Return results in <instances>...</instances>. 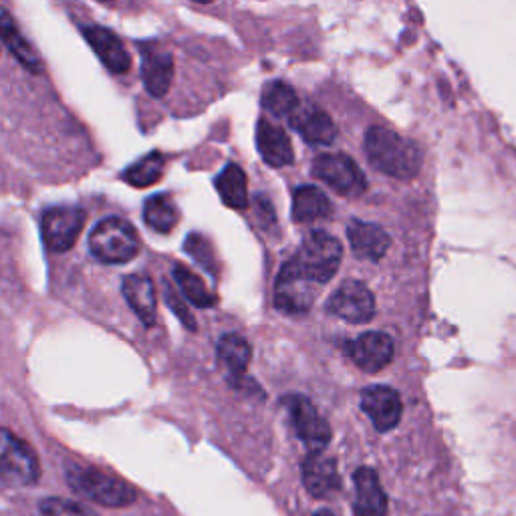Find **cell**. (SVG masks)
<instances>
[{"mask_svg":"<svg viewBox=\"0 0 516 516\" xmlns=\"http://www.w3.org/2000/svg\"><path fill=\"white\" fill-rule=\"evenodd\" d=\"M369 162L383 174L410 180L422 168L420 148L387 127H371L365 136Z\"/></svg>","mask_w":516,"mask_h":516,"instance_id":"6da1fadb","label":"cell"},{"mask_svg":"<svg viewBox=\"0 0 516 516\" xmlns=\"http://www.w3.org/2000/svg\"><path fill=\"white\" fill-rule=\"evenodd\" d=\"M65 480L75 494L107 508H123L134 504L138 498V492L132 484H127L111 472L87 464H67Z\"/></svg>","mask_w":516,"mask_h":516,"instance_id":"7a4b0ae2","label":"cell"},{"mask_svg":"<svg viewBox=\"0 0 516 516\" xmlns=\"http://www.w3.org/2000/svg\"><path fill=\"white\" fill-rule=\"evenodd\" d=\"M89 252L103 265H125L140 254L138 230L123 218L109 216L95 224L89 234Z\"/></svg>","mask_w":516,"mask_h":516,"instance_id":"3957f363","label":"cell"},{"mask_svg":"<svg viewBox=\"0 0 516 516\" xmlns=\"http://www.w3.org/2000/svg\"><path fill=\"white\" fill-rule=\"evenodd\" d=\"M341 256H343L341 242L335 236L319 230V232H311L305 238L299 254L295 256V263L311 283L325 285L339 271Z\"/></svg>","mask_w":516,"mask_h":516,"instance_id":"277c9868","label":"cell"},{"mask_svg":"<svg viewBox=\"0 0 516 516\" xmlns=\"http://www.w3.org/2000/svg\"><path fill=\"white\" fill-rule=\"evenodd\" d=\"M39 476L41 462L37 452L11 430L0 428V480L11 486H33Z\"/></svg>","mask_w":516,"mask_h":516,"instance_id":"5b68a950","label":"cell"},{"mask_svg":"<svg viewBox=\"0 0 516 516\" xmlns=\"http://www.w3.org/2000/svg\"><path fill=\"white\" fill-rule=\"evenodd\" d=\"M85 226V212L75 206L49 208L41 218V236L45 246L55 252H67L75 246Z\"/></svg>","mask_w":516,"mask_h":516,"instance_id":"8992f818","label":"cell"},{"mask_svg":"<svg viewBox=\"0 0 516 516\" xmlns=\"http://www.w3.org/2000/svg\"><path fill=\"white\" fill-rule=\"evenodd\" d=\"M313 174L341 196H359L367 188L365 174L345 154H323L313 164Z\"/></svg>","mask_w":516,"mask_h":516,"instance_id":"52a82bcc","label":"cell"},{"mask_svg":"<svg viewBox=\"0 0 516 516\" xmlns=\"http://www.w3.org/2000/svg\"><path fill=\"white\" fill-rule=\"evenodd\" d=\"M317 299L315 283H311L303 271L297 267L295 258L283 265L277 285H275V305L277 309L297 315L311 309V305Z\"/></svg>","mask_w":516,"mask_h":516,"instance_id":"ba28073f","label":"cell"},{"mask_svg":"<svg viewBox=\"0 0 516 516\" xmlns=\"http://www.w3.org/2000/svg\"><path fill=\"white\" fill-rule=\"evenodd\" d=\"M361 410L369 416L377 432H390L400 424L404 404L392 387L371 385L361 392Z\"/></svg>","mask_w":516,"mask_h":516,"instance_id":"9c48e42d","label":"cell"},{"mask_svg":"<svg viewBox=\"0 0 516 516\" xmlns=\"http://www.w3.org/2000/svg\"><path fill=\"white\" fill-rule=\"evenodd\" d=\"M327 311L347 323H367L375 315V299L363 283L347 281L333 293Z\"/></svg>","mask_w":516,"mask_h":516,"instance_id":"30bf717a","label":"cell"},{"mask_svg":"<svg viewBox=\"0 0 516 516\" xmlns=\"http://www.w3.org/2000/svg\"><path fill=\"white\" fill-rule=\"evenodd\" d=\"M293 426L299 438L311 448V452H323L331 442V428L319 410L303 396H293L287 400Z\"/></svg>","mask_w":516,"mask_h":516,"instance_id":"8fae6325","label":"cell"},{"mask_svg":"<svg viewBox=\"0 0 516 516\" xmlns=\"http://www.w3.org/2000/svg\"><path fill=\"white\" fill-rule=\"evenodd\" d=\"M349 357L353 363L367 371V373H377L383 367H387L394 359V341L390 335L379 333V331H369L359 335L357 339L349 341L345 345Z\"/></svg>","mask_w":516,"mask_h":516,"instance_id":"7c38bea8","label":"cell"},{"mask_svg":"<svg viewBox=\"0 0 516 516\" xmlns=\"http://www.w3.org/2000/svg\"><path fill=\"white\" fill-rule=\"evenodd\" d=\"M289 123L311 146H331L337 140L335 121L323 109L311 103H299V107L289 117Z\"/></svg>","mask_w":516,"mask_h":516,"instance_id":"4fadbf2b","label":"cell"},{"mask_svg":"<svg viewBox=\"0 0 516 516\" xmlns=\"http://www.w3.org/2000/svg\"><path fill=\"white\" fill-rule=\"evenodd\" d=\"M83 37L111 73L123 75L132 69V57H129L125 45L111 29L89 25L83 29Z\"/></svg>","mask_w":516,"mask_h":516,"instance_id":"5bb4252c","label":"cell"},{"mask_svg":"<svg viewBox=\"0 0 516 516\" xmlns=\"http://www.w3.org/2000/svg\"><path fill=\"white\" fill-rule=\"evenodd\" d=\"M142 77H144V85L152 97H156V99L166 97L172 87V81H174L172 53L162 47H156V45H144Z\"/></svg>","mask_w":516,"mask_h":516,"instance_id":"9a60e30c","label":"cell"},{"mask_svg":"<svg viewBox=\"0 0 516 516\" xmlns=\"http://www.w3.org/2000/svg\"><path fill=\"white\" fill-rule=\"evenodd\" d=\"M121 295L146 327H154L158 319L156 285L148 275H129L121 283Z\"/></svg>","mask_w":516,"mask_h":516,"instance_id":"2e32d148","label":"cell"},{"mask_svg":"<svg viewBox=\"0 0 516 516\" xmlns=\"http://www.w3.org/2000/svg\"><path fill=\"white\" fill-rule=\"evenodd\" d=\"M0 41L13 53V57L31 73H43L45 65L41 55L35 51V47L27 41V37L21 33L19 25L11 17V13L0 7Z\"/></svg>","mask_w":516,"mask_h":516,"instance_id":"e0dca14e","label":"cell"},{"mask_svg":"<svg viewBox=\"0 0 516 516\" xmlns=\"http://www.w3.org/2000/svg\"><path fill=\"white\" fill-rule=\"evenodd\" d=\"M303 482L311 496H331L339 488V470L335 460L323 452H311L303 462Z\"/></svg>","mask_w":516,"mask_h":516,"instance_id":"ac0fdd59","label":"cell"},{"mask_svg":"<svg viewBox=\"0 0 516 516\" xmlns=\"http://www.w3.org/2000/svg\"><path fill=\"white\" fill-rule=\"evenodd\" d=\"M353 480L357 516H387V496L375 470L359 468Z\"/></svg>","mask_w":516,"mask_h":516,"instance_id":"d6986e66","label":"cell"},{"mask_svg":"<svg viewBox=\"0 0 516 516\" xmlns=\"http://www.w3.org/2000/svg\"><path fill=\"white\" fill-rule=\"evenodd\" d=\"M256 146H258V152H261L263 160L275 168H283L293 162V146H291L289 136L283 132L281 127H277L269 121H258Z\"/></svg>","mask_w":516,"mask_h":516,"instance_id":"ffe728a7","label":"cell"},{"mask_svg":"<svg viewBox=\"0 0 516 516\" xmlns=\"http://www.w3.org/2000/svg\"><path fill=\"white\" fill-rule=\"evenodd\" d=\"M351 250L365 261H379L390 248V234L371 222H353L347 228Z\"/></svg>","mask_w":516,"mask_h":516,"instance_id":"44dd1931","label":"cell"},{"mask_svg":"<svg viewBox=\"0 0 516 516\" xmlns=\"http://www.w3.org/2000/svg\"><path fill=\"white\" fill-rule=\"evenodd\" d=\"M333 214L331 200L323 194V190L315 186H301L293 196V220L301 224L317 222L329 218Z\"/></svg>","mask_w":516,"mask_h":516,"instance_id":"7402d4cb","label":"cell"},{"mask_svg":"<svg viewBox=\"0 0 516 516\" xmlns=\"http://www.w3.org/2000/svg\"><path fill=\"white\" fill-rule=\"evenodd\" d=\"M216 190L226 206L234 210L248 208V184H246V174L242 172L240 166L228 164L216 178Z\"/></svg>","mask_w":516,"mask_h":516,"instance_id":"603a6c76","label":"cell"},{"mask_svg":"<svg viewBox=\"0 0 516 516\" xmlns=\"http://www.w3.org/2000/svg\"><path fill=\"white\" fill-rule=\"evenodd\" d=\"M164 170H166V158L160 152H152L142 160H138L134 166H129L121 174V180L134 188H150L156 182H160V178L164 176Z\"/></svg>","mask_w":516,"mask_h":516,"instance_id":"cb8c5ba5","label":"cell"},{"mask_svg":"<svg viewBox=\"0 0 516 516\" xmlns=\"http://www.w3.org/2000/svg\"><path fill=\"white\" fill-rule=\"evenodd\" d=\"M178 220H180L178 208L168 194H156V196L148 198V202L144 206V222L152 230L168 234L174 230Z\"/></svg>","mask_w":516,"mask_h":516,"instance_id":"d4e9b609","label":"cell"},{"mask_svg":"<svg viewBox=\"0 0 516 516\" xmlns=\"http://www.w3.org/2000/svg\"><path fill=\"white\" fill-rule=\"evenodd\" d=\"M172 275H174V281L180 287L182 295L192 305H196L200 309H210V307L216 305V297L208 291L206 283L194 271H190L186 265L176 263L174 269H172Z\"/></svg>","mask_w":516,"mask_h":516,"instance_id":"484cf974","label":"cell"},{"mask_svg":"<svg viewBox=\"0 0 516 516\" xmlns=\"http://www.w3.org/2000/svg\"><path fill=\"white\" fill-rule=\"evenodd\" d=\"M250 345L244 337L236 333H226L218 341V359L232 375H242L250 363Z\"/></svg>","mask_w":516,"mask_h":516,"instance_id":"4316f807","label":"cell"},{"mask_svg":"<svg viewBox=\"0 0 516 516\" xmlns=\"http://www.w3.org/2000/svg\"><path fill=\"white\" fill-rule=\"evenodd\" d=\"M263 105L275 117H291L293 111L299 107V97L291 85L275 81L265 87Z\"/></svg>","mask_w":516,"mask_h":516,"instance_id":"83f0119b","label":"cell"},{"mask_svg":"<svg viewBox=\"0 0 516 516\" xmlns=\"http://www.w3.org/2000/svg\"><path fill=\"white\" fill-rule=\"evenodd\" d=\"M39 510L43 516H99L95 510L87 508L81 502L67 500V498H43L39 502Z\"/></svg>","mask_w":516,"mask_h":516,"instance_id":"f1b7e54d","label":"cell"},{"mask_svg":"<svg viewBox=\"0 0 516 516\" xmlns=\"http://www.w3.org/2000/svg\"><path fill=\"white\" fill-rule=\"evenodd\" d=\"M184 250L194 258L198 265H202V269H206L208 273H216V258H214V250L210 246V242L202 236V234H190L186 238Z\"/></svg>","mask_w":516,"mask_h":516,"instance_id":"f546056e","label":"cell"},{"mask_svg":"<svg viewBox=\"0 0 516 516\" xmlns=\"http://www.w3.org/2000/svg\"><path fill=\"white\" fill-rule=\"evenodd\" d=\"M166 303L170 305V309L180 317V321L190 329L196 331V319L192 317V313L188 311V307L184 305V301L178 297V293L172 287H166Z\"/></svg>","mask_w":516,"mask_h":516,"instance_id":"4dcf8cb0","label":"cell"},{"mask_svg":"<svg viewBox=\"0 0 516 516\" xmlns=\"http://www.w3.org/2000/svg\"><path fill=\"white\" fill-rule=\"evenodd\" d=\"M313 516H335L331 510H319V512H315Z\"/></svg>","mask_w":516,"mask_h":516,"instance_id":"1f68e13d","label":"cell"}]
</instances>
